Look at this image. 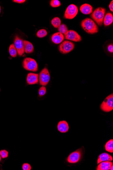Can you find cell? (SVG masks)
<instances>
[{
	"instance_id": "277c9868",
	"label": "cell",
	"mask_w": 113,
	"mask_h": 170,
	"mask_svg": "<svg viewBox=\"0 0 113 170\" xmlns=\"http://www.w3.org/2000/svg\"><path fill=\"white\" fill-rule=\"evenodd\" d=\"M100 108L105 112H109L113 110V94H110L105 99L100 106Z\"/></svg>"
},
{
	"instance_id": "1f68e13d",
	"label": "cell",
	"mask_w": 113,
	"mask_h": 170,
	"mask_svg": "<svg viewBox=\"0 0 113 170\" xmlns=\"http://www.w3.org/2000/svg\"><path fill=\"white\" fill-rule=\"evenodd\" d=\"M1 156H0V162L1 161Z\"/></svg>"
},
{
	"instance_id": "9c48e42d",
	"label": "cell",
	"mask_w": 113,
	"mask_h": 170,
	"mask_svg": "<svg viewBox=\"0 0 113 170\" xmlns=\"http://www.w3.org/2000/svg\"><path fill=\"white\" fill-rule=\"evenodd\" d=\"M14 44L18 55L20 56H22L25 52L23 40L17 35L16 36L14 39Z\"/></svg>"
},
{
	"instance_id": "5b68a950",
	"label": "cell",
	"mask_w": 113,
	"mask_h": 170,
	"mask_svg": "<svg viewBox=\"0 0 113 170\" xmlns=\"http://www.w3.org/2000/svg\"><path fill=\"white\" fill-rule=\"evenodd\" d=\"M75 44L69 41H63L58 47L59 51L62 54H67L73 51L75 48Z\"/></svg>"
},
{
	"instance_id": "9a60e30c",
	"label": "cell",
	"mask_w": 113,
	"mask_h": 170,
	"mask_svg": "<svg viewBox=\"0 0 113 170\" xmlns=\"http://www.w3.org/2000/svg\"><path fill=\"white\" fill-rule=\"evenodd\" d=\"M113 165L112 162L106 161L101 162L97 167V170H109L110 167Z\"/></svg>"
},
{
	"instance_id": "f546056e",
	"label": "cell",
	"mask_w": 113,
	"mask_h": 170,
	"mask_svg": "<svg viewBox=\"0 0 113 170\" xmlns=\"http://www.w3.org/2000/svg\"><path fill=\"white\" fill-rule=\"evenodd\" d=\"M113 1H112L109 5V8L112 12H113Z\"/></svg>"
},
{
	"instance_id": "7a4b0ae2",
	"label": "cell",
	"mask_w": 113,
	"mask_h": 170,
	"mask_svg": "<svg viewBox=\"0 0 113 170\" xmlns=\"http://www.w3.org/2000/svg\"><path fill=\"white\" fill-rule=\"evenodd\" d=\"M106 9L102 7H99L95 9L90 15L91 19L99 26L103 24V20Z\"/></svg>"
},
{
	"instance_id": "4fadbf2b",
	"label": "cell",
	"mask_w": 113,
	"mask_h": 170,
	"mask_svg": "<svg viewBox=\"0 0 113 170\" xmlns=\"http://www.w3.org/2000/svg\"><path fill=\"white\" fill-rule=\"evenodd\" d=\"M81 12L85 15H89L93 13V8L90 5L85 4L81 5L80 8Z\"/></svg>"
},
{
	"instance_id": "e0dca14e",
	"label": "cell",
	"mask_w": 113,
	"mask_h": 170,
	"mask_svg": "<svg viewBox=\"0 0 113 170\" xmlns=\"http://www.w3.org/2000/svg\"><path fill=\"white\" fill-rule=\"evenodd\" d=\"M23 43L25 53L28 54L33 53L34 51V47L32 43L26 40L23 41Z\"/></svg>"
},
{
	"instance_id": "4dcf8cb0",
	"label": "cell",
	"mask_w": 113,
	"mask_h": 170,
	"mask_svg": "<svg viewBox=\"0 0 113 170\" xmlns=\"http://www.w3.org/2000/svg\"><path fill=\"white\" fill-rule=\"evenodd\" d=\"M110 170H113V165H112L111 167H110Z\"/></svg>"
},
{
	"instance_id": "ac0fdd59",
	"label": "cell",
	"mask_w": 113,
	"mask_h": 170,
	"mask_svg": "<svg viewBox=\"0 0 113 170\" xmlns=\"http://www.w3.org/2000/svg\"><path fill=\"white\" fill-rule=\"evenodd\" d=\"M113 22L112 14L110 12L107 13L105 15L103 20V23L105 26L107 27L112 24Z\"/></svg>"
},
{
	"instance_id": "ffe728a7",
	"label": "cell",
	"mask_w": 113,
	"mask_h": 170,
	"mask_svg": "<svg viewBox=\"0 0 113 170\" xmlns=\"http://www.w3.org/2000/svg\"><path fill=\"white\" fill-rule=\"evenodd\" d=\"M51 24L56 28H58L61 25V20L58 17H55L51 20Z\"/></svg>"
},
{
	"instance_id": "484cf974",
	"label": "cell",
	"mask_w": 113,
	"mask_h": 170,
	"mask_svg": "<svg viewBox=\"0 0 113 170\" xmlns=\"http://www.w3.org/2000/svg\"><path fill=\"white\" fill-rule=\"evenodd\" d=\"M9 153L6 150H2L0 151V156L3 159L6 158L8 156Z\"/></svg>"
},
{
	"instance_id": "d6986e66",
	"label": "cell",
	"mask_w": 113,
	"mask_h": 170,
	"mask_svg": "<svg viewBox=\"0 0 113 170\" xmlns=\"http://www.w3.org/2000/svg\"><path fill=\"white\" fill-rule=\"evenodd\" d=\"M9 52L10 56L13 57H15L17 56V52L14 44H12L10 45Z\"/></svg>"
},
{
	"instance_id": "8992f818",
	"label": "cell",
	"mask_w": 113,
	"mask_h": 170,
	"mask_svg": "<svg viewBox=\"0 0 113 170\" xmlns=\"http://www.w3.org/2000/svg\"><path fill=\"white\" fill-rule=\"evenodd\" d=\"M50 79V75L49 71L46 68L42 70L39 74L38 80L39 83L42 86H45L48 84Z\"/></svg>"
},
{
	"instance_id": "2e32d148",
	"label": "cell",
	"mask_w": 113,
	"mask_h": 170,
	"mask_svg": "<svg viewBox=\"0 0 113 170\" xmlns=\"http://www.w3.org/2000/svg\"><path fill=\"white\" fill-rule=\"evenodd\" d=\"M113 160L112 157L106 153H103L100 155L97 160V164L101 162L106 161H112Z\"/></svg>"
},
{
	"instance_id": "6da1fadb",
	"label": "cell",
	"mask_w": 113,
	"mask_h": 170,
	"mask_svg": "<svg viewBox=\"0 0 113 170\" xmlns=\"http://www.w3.org/2000/svg\"><path fill=\"white\" fill-rule=\"evenodd\" d=\"M81 27L85 32L93 35L98 32V26L94 21L89 18H87L81 22Z\"/></svg>"
},
{
	"instance_id": "8fae6325",
	"label": "cell",
	"mask_w": 113,
	"mask_h": 170,
	"mask_svg": "<svg viewBox=\"0 0 113 170\" xmlns=\"http://www.w3.org/2000/svg\"><path fill=\"white\" fill-rule=\"evenodd\" d=\"M39 74L34 73H30L27 75V82L28 85L37 84L38 83Z\"/></svg>"
},
{
	"instance_id": "f1b7e54d",
	"label": "cell",
	"mask_w": 113,
	"mask_h": 170,
	"mask_svg": "<svg viewBox=\"0 0 113 170\" xmlns=\"http://www.w3.org/2000/svg\"><path fill=\"white\" fill-rule=\"evenodd\" d=\"M25 0H14L13 1L15 3H17L18 4H22L24 3L25 2Z\"/></svg>"
},
{
	"instance_id": "44dd1931",
	"label": "cell",
	"mask_w": 113,
	"mask_h": 170,
	"mask_svg": "<svg viewBox=\"0 0 113 170\" xmlns=\"http://www.w3.org/2000/svg\"><path fill=\"white\" fill-rule=\"evenodd\" d=\"M105 149L106 150L109 152H113V140L111 139L107 142L105 145Z\"/></svg>"
},
{
	"instance_id": "7402d4cb",
	"label": "cell",
	"mask_w": 113,
	"mask_h": 170,
	"mask_svg": "<svg viewBox=\"0 0 113 170\" xmlns=\"http://www.w3.org/2000/svg\"><path fill=\"white\" fill-rule=\"evenodd\" d=\"M59 32L64 35L69 31L66 25L62 24L58 28Z\"/></svg>"
},
{
	"instance_id": "cb8c5ba5",
	"label": "cell",
	"mask_w": 113,
	"mask_h": 170,
	"mask_svg": "<svg viewBox=\"0 0 113 170\" xmlns=\"http://www.w3.org/2000/svg\"><path fill=\"white\" fill-rule=\"evenodd\" d=\"M50 5L52 7L57 8L61 6V3L58 0H52L50 2Z\"/></svg>"
},
{
	"instance_id": "d4e9b609",
	"label": "cell",
	"mask_w": 113,
	"mask_h": 170,
	"mask_svg": "<svg viewBox=\"0 0 113 170\" xmlns=\"http://www.w3.org/2000/svg\"><path fill=\"white\" fill-rule=\"evenodd\" d=\"M39 96H42L45 95L46 93V89L45 86H42L39 88L38 91Z\"/></svg>"
},
{
	"instance_id": "d6a6232c",
	"label": "cell",
	"mask_w": 113,
	"mask_h": 170,
	"mask_svg": "<svg viewBox=\"0 0 113 170\" xmlns=\"http://www.w3.org/2000/svg\"><path fill=\"white\" fill-rule=\"evenodd\" d=\"M1 6H0V14H1Z\"/></svg>"
},
{
	"instance_id": "ba28073f",
	"label": "cell",
	"mask_w": 113,
	"mask_h": 170,
	"mask_svg": "<svg viewBox=\"0 0 113 170\" xmlns=\"http://www.w3.org/2000/svg\"><path fill=\"white\" fill-rule=\"evenodd\" d=\"M66 40L74 42H80L82 40V38L79 35L76 31L70 30L64 35Z\"/></svg>"
},
{
	"instance_id": "30bf717a",
	"label": "cell",
	"mask_w": 113,
	"mask_h": 170,
	"mask_svg": "<svg viewBox=\"0 0 113 170\" xmlns=\"http://www.w3.org/2000/svg\"><path fill=\"white\" fill-rule=\"evenodd\" d=\"M81 150L78 149L77 150L70 154L67 158L68 162L70 163H75L80 160L81 156Z\"/></svg>"
},
{
	"instance_id": "7c38bea8",
	"label": "cell",
	"mask_w": 113,
	"mask_h": 170,
	"mask_svg": "<svg viewBox=\"0 0 113 170\" xmlns=\"http://www.w3.org/2000/svg\"><path fill=\"white\" fill-rule=\"evenodd\" d=\"M51 39L52 42L55 44H61L64 40V35L59 32H56L52 35Z\"/></svg>"
},
{
	"instance_id": "52a82bcc",
	"label": "cell",
	"mask_w": 113,
	"mask_h": 170,
	"mask_svg": "<svg viewBox=\"0 0 113 170\" xmlns=\"http://www.w3.org/2000/svg\"><path fill=\"white\" fill-rule=\"evenodd\" d=\"M78 12V9L77 6L74 4H71L66 10L64 17L67 19H73L77 16Z\"/></svg>"
},
{
	"instance_id": "3957f363",
	"label": "cell",
	"mask_w": 113,
	"mask_h": 170,
	"mask_svg": "<svg viewBox=\"0 0 113 170\" xmlns=\"http://www.w3.org/2000/svg\"><path fill=\"white\" fill-rule=\"evenodd\" d=\"M22 66L24 68L29 71L36 72L38 70V65L34 59L27 57L23 60Z\"/></svg>"
},
{
	"instance_id": "4316f807",
	"label": "cell",
	"mask_w": 113,
	"mask_h": 170,
	"mask_svg": "<svg viewBox=\"0 0 113 170\" xmlns=\"http://www.w3.org/2000/svg\"><path fill=\"white\" fill-rule=\"evenodd\" d=\"M22 168L23 170H31V167L30 164L25 163L23 164Z\"/></svg>"
},
{
	"instance_id": "836d02e7",
	"label": "cell",
	"mask_w": 113,
	"mask_h": 170,
	"mask_svg": "<svg viewBox=\"0 0 113 170\" xmlns=\"http://www.w3.org/2000/svg\"><path fill=\"white\" fill-rule=\"evenodd\" d=\"M0 91H1V90H0Z\"/></svg>"
},
{
	"instance_id": "5bb4252c",
	"label": "cell",
	"mask_w": 113,
	"mask_h": 170,
	"mask_svg": "<svg viewBox=\"0 0 113 170\" xmlns=\"http://www.w3.org/2000/svg\"><path fill=\"white\" fill-rule=\"evenodd\" d=\"M57 129L59 132L61 133H66L69 131V124L65 121H60L57 125Z\"/></svg>"
},
{
	"instance_id": "83f0119b",
	"label": "cell",
	"mask_w": 113,
	"mask_h": 170,
	"mask_svg": "<svg viewBox=\"0 0 113 170\" xmlns=\"http://www.w3.org/2000/svg\"><path fill=\"white\" fill-rule=\"evenodd\" d=\"M108 50L110 53H113V44H110L108 47Z\"/></svg>"
},
{
	"instance_id": "603a6c76",
	"label": "cell",
	"mask_w": 113,
	"mask_h": 170,
	"mask_svg": "<svg viewBox=\"0 0 113 170\" xmlns=\"http://www.w3.org/2000/svg\"><path fill=\"white\" fill-rule=\"evenodd\" d=\"M48 35V32L46 30L42 29L39 30L37 33V36L39 38H42L46 37Z\"/></svg>"
}]
</instances>
